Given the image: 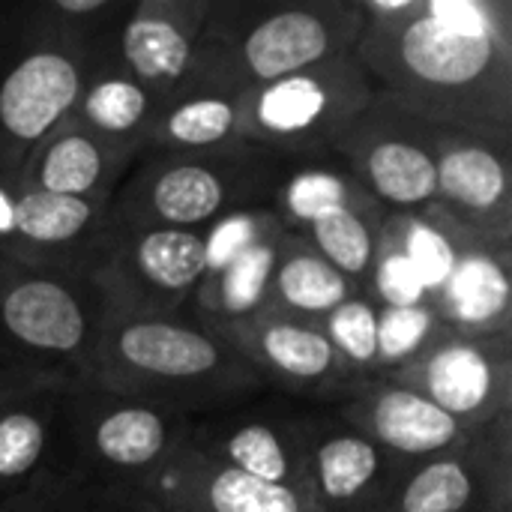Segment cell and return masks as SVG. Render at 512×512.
I'll return each instance as SVG.
<instances>
[{"instance_id": "obj_1", "label": "cell", "mask_w": 512, "mask_h": 512, "mask_svg": "<svg viewBox=\"0 0 512 512\" xmlns=\"http://www.w3.org/2000/svg\"><path fill=\"white\" fill-rule=\"evenodd\" d=\"M357 60L438 129L512 141L510 0H360Z\"/></svg>"}, {"instance_id": "obj_2", "label": "cell", "mask_w": 512, "mask_h": 512, "mask_svg": "<svg viewBox=\"0 0 512 512\" xmlns=\"http://www.w3.org/2000/svg\"><path fill=\"white\" fill-rule=\"evenodd\" d=\"M75 384L195 414L243 405L267 390L234 345L192 312L117 309Z\"/></svg>"}, {"instance_id": "obj_3", "label": "cell", "mask_w": 512, "mask_h": 512, "mask_svg": "<svg viewBox=\"0 0 512 512\" xmlns=\"http://www.w3.org/2000/svg\"><path fill=\"white\" fill-rule=\"evenodd\" d=\"M360 0H213L180 87L240 96L249 87L354 54Z\"/></svg>"}, {"instance_id": "obj_4", "label": "cell", "mask_w": 512, "mask_h": 512, "mask_svg": "<svg viewBox=\"0 0 512 512\" xmlns=\"http://www.w3.org/2000/svg\"><path fill=\"white\" fill-rule=\"evenodd\" d=\"M285 165L249 144L186 153L147 150L120 183L108 213L117 228L204 231L234 210L270 204Z\"/></svg>"}, {"instance_id": "obj_5", "label": "cell", "mask_w": 512, "mask_h": 512, "mask_svg": "<svg viewBox=\"0 0 512 512\" xmlns=\"http://www.w3.org/2000/svg\"><path fill=\"white\" fill-rule=\"evenodd\" d=\"M114 312L96 273L0 261V366L75 384Z\"/></svg>"}, {"instance_id": "obj_6", "label": "cell", "mask_w": 512, "mask_h": 512, "mask_svg": "<svg viewBox=\"0 0 512 512\" xmlns=\"http://www.w3.org/2000/svg\"><path fill=\"white\" fill-rule=\"evenodd\" d=\"M192 423V417L153 402L66 384L48 474L147 492L183 447Z\"/></svg>"}, {"instance_id": "obj_7", "label": "cell", "mask_w": 512, "mask_h": 512, "mask_svg": "<svg viewBox=\"0 0 512 512\" xmlns=\"http://www.w3.org/2000/svg\"><path fill=\"white\" fill-rule=\"evenodd\" d=\"M375 90L357 54L249 87L237 96L240 141L285 162L330 159Z\"/></svg>"}, {"instance_id": "obj_8", "label": "cell", "mask_w": 512, "mask_h": 512, "mask_svg": "<svg viewBox=\"0 0 512 512\" xmlns=\"http://www.w3.org/2000/svg\"><path fill=\"white\" fill-rule=\"evenodd\" d=\"M105 51H90L63 39L27 33L15 27L0 6V174L3 177H18L33 147L45 141L69 117L90 66Z\"/></svg>"}, {"instance_id": "obj_9", "label": "cell", "mask_w": 512, "mask_h": 512, "mask_svg": "<svg viewBox=\"0 0 512 512\" xmlns=\"http://www.w3.org/2000/svg\"><path fill=\"white\" fill-rule=\"evenodd\" d=\"M270 207L288 234L363 288L387 210L336 156L288 162Z\"/></svg>"}, {"instance_id": "obj_10", "label": "cell", "mask_w": 512, "mask_h": 512, "mask_svg": "<svg viewBox=\"0 0 512 512\" xmlns=\"http://www.w3.org/2000/svg\"><path fill=\"white\" fill-rule=\"evenodd\" d=\"M336 159L387 213L435 204V126L381 90L342 135Z\"/></svg>"}, {"instance_id": "obj_11", "label": "cell", "mask_w": 512, "mask_h": 512, "mask_svg": "<svg viewBox=\"0 0 512 512\" xmlns=\"http://www.w3.org/2000/svg\"><path fill=\"white\" fill-rule=\"evenodd\" d=\"M111 240L108 207L48 195L0 174V261L96 273Z\"/></svg>"}, {"instance_id": "obj_12", "label": "cell", "mask_w": 512, "mask_h": 512, "mask_svg": "<svg viewBox=\"0 0 512 512\" xmlns=\"http://www.w3.org/2000/svg\"><path fill=\"white\" fill-rule=\"evenodd\" d=\"M285 228L270 204L234 210L204 228L207 273L189 312L225 330L270 309V282Z\"/></svg>"}, {"instance_id": "obj_13", "label": "cell", "mask_w": 512, "mask_h": 512, "mask_svg": "<svg viewBox=\"0 0 512 512\" xmlns=\"http://www.w3.org/2000/svg\"><path fill=\"white\" fill-rule=\"evenodd\" d=\"M447 411L465 429L512 414V333L444 330L411 366L384 378Z\"/></svg>"}, {"instance_id": "obj_14", "label": "cell", "mask_w": 512, "mask_h": 512, "mask_svg": "<svg viewBox=\"0 0 512 512\" xmlns=\"http://www.w3.org/2000/svg\"><path fill=\"white\" fill-rule=\"evenodd\" d=\"M219 333L255 369L264 387L336 408L366 384V378L339 357L315 321L264 309L261 315Z\"/></svg>"}, {"instance_id": "obj_15", "label": "cell", "mask_w": 512, "mask_h": 512, "mask_svg": "<svg viewBox=\"0 0 512 512\" xmlns=\"http://www.w3.org/2000/svg\"><path fill=\"white\" fill-rule=\"evenodd\" d=\"M512 504V414L405 468L387 512H498Z\"/></svg>"}, {"instance_id": "obj_16", "label": "cell", "mask_w": 512, "mask_h": 512, "mask_svg": "<svg viewBox=\"0 0 512 512\" xmlns=\"http://www.w3.org/2000/svg\"><path fill=\"white\" fill-rule=\"evenodd\" d=\"M204 273V231L117 225L111 249L96 270L117 309L132 312H189Z\"/></svg>"}, {"instance_id": "obj_17", "label": "cell", "mask_w": 512, "mask_h": 512, "mask_svg": "<svg viewBox=\"0 0 512 512\" xmlns=\"http://www.w3.org/2000/svg\"><path fill=\"white\" fill-rule=\"evenodd\" d=\"M512 141L435 126V207L480 240L512 246Z\"/></svg>"}, {"instance_id": "obj_18", "label": "cell", "mask_w": 512, "mask_h": 512, "mask_svg": "<svg viewBox=\"0 0 512 512\" xmlns=\"http://www.w3.org/2000/svg\"><path fill=\"white\" fill-rule=\"evenodd\" d=\"M183 444L258 483L306 492V414L243 402L195 420Z\"/></svg>"}, {"instance_id": "obj_19", "label": "cell", "mask_w": 512, "mask_h": 512, "mask_svg": "<svg viewBox=\"0 0 512 512\" xmlns=\"http://www.w3.org/2000/svg\"><path fill=\"white\" fill-rule=\"evenodd\" d=\"M405 462L333 414H306V495L318 512H387Z\"/></svg>"}, {"instance_id": "obj_20", "label": "cell", "mask_w": 512, "mask_h": 512, "mask_svg": "<svg viewBox=\"0 0 512 512\" xmlns=\"http://www.w3.org/2000/svg\"><path fill=\"white\" fill-rule=\"evenodd\" d=\"M210 3L132 0L114 36V54L123 69L159 99L174 93L189 75Z\"/></svg>"}, {"instance_id": "obj_21", "label": "cell", "mask_w": 512, "mask_h": 512, "mask_svg": "<svg viewBox=\"0 0 512 512\" xmlns=\"http://www.w3.org/2000/svg\"><path fill=\"white\" fill-rule=\"evenodd\" d=\"M336 417L405 465L447 453L471 435L420 393L384 378H369L351 399L336 405Z\"/></svg>"}, {"instance_id": "obj_22", "label": "cell", "mask_w": 512, "mask_h": 512, "mask_svg": "<svg viewBox=\"0 0 512 512\" xmlns=\"http://www.w3.org/2000/svg\"><path fill=\"white\" fill-rule=\"evenodd\" d=\"M141 153L144 150L138 147L105 141L72 120H63L33 147L15 180L48 195L108 207Z\"/></svg>"}, {"instance_id": "obj_23", "label": "cell", "mask_w": 512, "mask_h": 512, "mask_svg": "<svg viewBox=\"0 0 512 512\" xmlns=\"http://www.w3.org/2000/svg\"><path fill=\"white\" fill-rule=\"evenodd\" d=\"M159 512H318L300 489H279L180 447L150 483Z\"/></svg>"}, {"instance_id": "obj_24", "label": "cell", "mask_w": 512, "mask_h": 512, "mask_svg": "<svg viewBox=\"0 0 512 512\" xmlns=\"http://www.w3.org/2000/svg\"><path fill=\"white\" fill-rule=\"evenodd\" d=\"M512 246L474 237L432 306L444 330L468 336L512 333Z\"/></svg>"}, {"instance_id": "obj_25", "label": "cell", "mask_w": 512, "mask_h": 512, "mask_svg": "<svg viewBox=\"0 0 512 512\" xmlns=\"http://www.w3.org/2000/svg\"><path fill=\"white\" fill-rule=\"evenodd\" d=\"M159 102L162 99L156 93H150L123 69L111 48L90 66L84 87L66 120L105 141L147 150V135L159 111Z\"/></svg>"}, {"instance_id": "obj_26", "label": "cell", "mask_w": 512, "mask_h": 512, "mask_svg": "<svg viewBox=\"0 0 512 512\" xmlns=\"http://www.w3.org/2000/svg\"><path fill=\"white\" fill-rule=\"evenodd\" d=\"M66 381H45L0 408V498L48 474Z\"/></svg>"}, {"instance_id": "obj_27", "label": "cell", "mask_w": 512, "mask_h": 512, "mask_svg": "<svg viewBox=\"0 0 512 512\" xmlns=\"http://www.w3.org/2000/svg\"><path fill=\"white\" fill-rule=\"evenodd\" d=\"M231 144H243L237 96L207 87H177L168 93L159 102L147 135V150L162 153L216 150Z\"/></svg>"}, {"instance_id": "obj_28", "label": "cell", "mask_w": 512, "mask_h": 512, "mask_svg": "<svg viewBox=\"0 0 512 512\" xmlns=\"http://www.w3.org/2000/svg\"><path fill=\"white\" fill-rule=\"evenodd\" d=\"M357 291L363 288L354 279L336 270L300 237L285 231L270 282V309L321 324L336 306H342Z\"/></svg>"}, {"instance_id": "obj_29", "label": "cell", "mask_w": 512, "mask_h": 512, "mask_svg": "<svg viewBox=\"0 0 512 512\" xmlns=\"http://www.w3.org/2000/svg\"><path fill=\"white\" fill-rule=\"evenodd\" d=\"M381 234H387L402 249V255L414 267L429 303L444 288L456 261L474 240L471 231H465L459 222H453L435 204L408 210V213H387Z\"/></svg>"}, {"instance_id": "obj_30", "label": "cell", "mask_w": 512, "mask_h": 512, "mask_svg": "<svg viewBox=\"0 0 512 512\" xmlns=\"http://www.w3.org/2000/svg\"><path fill=\"white\" fill-rule=\"evenodd\" d=\"M0 512H159L150 492L45 474L0 498Z\"/></svg>"}, {"instance_id": "obj_31", "label": "cell", "mask_w": 512, "mask_h": 512, "mask_svg": "<svg viewBox=\"0 0 512 512\" xmlns=\"http://www.w3.org/2000/svg\"><path fill=\"white\" fill-rule=\"evenodd\" d=\"M444 324L432 303L423 306H378L375 378H390L411 366L438 336Z\"/></svg>"}, {"instance_id": "obj_32", "label": "cell", "mask_w": 512, "mask_h": 512, "mask_svg": "<svg viewBox=\"0 0 512 512\" xmlns=\"http://www.w3.org/2000/svg\"><path fill=\"white\" fill-rule=\"evenodd\" d=\"M324 336L330 345L339 351V357L360 375V378H375V342H378V303L366 294L357 291L348 297L342 306H336L324 321H321Z\"/></svg>"}, {"instance_id": "obj_33", "label": "cell", "mask_w": 512, "mask_h": 512, "mask_svg": "<svg viewBox=\"0 0 512 512\" xmlns=\"http://www.w3.org/2000/svg\"><path fill=\"white\" fill-rule=\"evenodd\" d=\"M45 381H60V378H48V375H33V372H21V369H9V366H0V408L6 402H12L18 393L36 387V384H45ZM69 384V381H66Z\"/></svg>"}, {"instance_id": "obj_34", "label": "cell", "mask_w": 512, "mask_h": 512, "mask_svg": "<svg viewBox=\"0 0 512 512\" xmlns=\"http://www.w3.org/2000/svg\"><path fill=\"white\" fill-rule=\"evenodd\" d=\"M498 512H512V504H507V507H501V510Z\"/></svg>"}]
</instances>
